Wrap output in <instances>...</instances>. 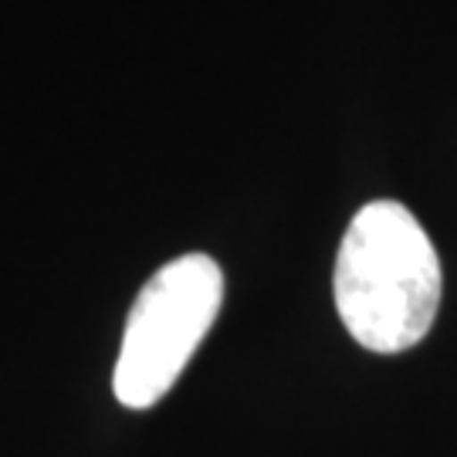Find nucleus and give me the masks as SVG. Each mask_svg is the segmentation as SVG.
Instances as JSON below:
<instances>
[{"label": "nucleus", "instance_id": "1", "mask_svg": "<svg viewBox=\"0 0 457 457\" xmlns=\"http://www.w3.org/2000/svg\"><path fill=\"white\" fill-rule=\"evenodd\" d=\"M336 309L370 353H403L424 339L441 309V258L420 220L396 200L366 204L336 258Z\"/></svg>", "mask_w": 457, "mask_h": 457}, {"label": "nucleus", "instance_id": "2", "mask_svg": "<svg viewBox=\"0 0 457 457\" xmlns=\"http://www.w3.org/2000/svg\"><path fill=\"white\" fill-rule=\"evenodd\" d=\"M224 298V275L207 254H183L143 285L126 319L112 373L115 400L129 410L160 403L211 332Z\"/></svg>", "mask_w": 457, "mask_h": 457}]
</instances>
